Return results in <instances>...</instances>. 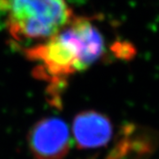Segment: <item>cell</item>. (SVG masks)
<instances>
[{"label":"cell","mask_w":159,"mask_h":159,"mask_svg":"<svg viewBox=\"0 0 159 159\" xmlns=\"http://www.w3.org/2000/svg\"><path fill=\"white\" fill-rule=\"evenodd\" d=\"M105 50L104 37L91 19L74 16L58 34L26 48L24 53L37 64V77L49 83L53 102H60L58 94L67 80L97 62Z\"/></svg>","instance_id":"6da1fadb"},{"label":"cell","mask_w":159,"mask_h":159,"mask_svg":"<svg viewBox=\"0 0 159 159\" xmlns=\"http://www.w3.org/2000/svg\"><path fill=\"white\" fill-rule=\"evenodd\" d=\"M0 15L16 41L34 44L52 38L74 17L66 0H0Z\"/></svg>","instance_id":"7a4b0ae2"},{"label":"cell","mask_w":159,"mask_h":159,"mask_svg":"<svg viewBox=\"0 0 159 159\" xmlns=\"http://www.w3.org/2000/svg\"><path fill=\"white\" fill-rule=\"evenodd\" d=\"M28 142L32 153L38 159H63L72 146L67 124L58 118H44L30 129Z\"/></svg>","instance_id":"3957f363"},{"label":"cell","mask_w":159,"mask_h":159,"mask_svg":"<svg viewBox=\"0 0 159 159\" xmlns=\"http://www.w3.org/2000/svg\"><path fill=\"white\" fill-rule=\"evenodd\" d=\"M113 133L112 123L105 114L86 110L76 115L72 124V135L79 149L93 150L106 146Z\"/></svg>","instance_id":"277c9868"},{"label":"cell","mask_w":159,"mask_h":159,"mask_svg":"<svg viewBox=\"0 0 159 159\" xmlns=\"http://www.w3.org/2000/svg\"><path fill=\"white\" fill-rule=\"evenodd\" d=\"M120 139L107 159H128L129 154L143 156L152 152L151 133L140 130L135 126H127L123 129Z\"/></svg>","instance_id":"5b68a950"}]
</instances>
